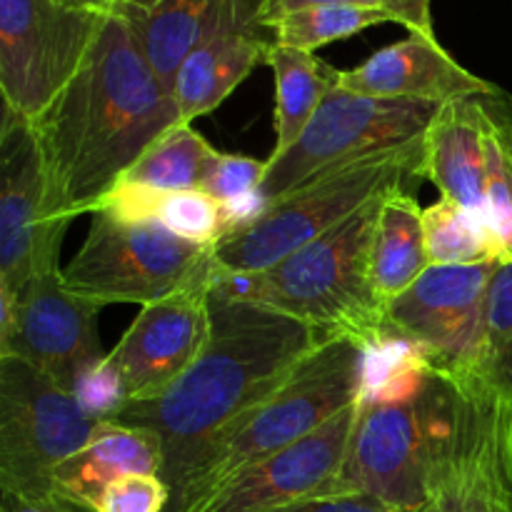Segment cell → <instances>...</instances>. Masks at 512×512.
I'll return each instance as SVG.
<instances>
[{
  "instance_id": "26",
  "label": "cell",
  "mask_w": 512,
  "mask_h": 512,
  "mask_svg": "<svg viewBox=\"0 0 512 512\" xmlns=\"http://www.w3.org/2000/svg\"><path fill=\"white\" fill-rule=\"evenodd\" d=\"M218 153L193 125H178L158 140L115 188H145L173 193L195 190L203 183L210 158Z\"/></svg>"
},
{
  "instance_id": "8",
  "label": "cell",
  "mask_w": 512,
  "mask_h": 512,
  "mask_svg": "<svg viewBox=\"0 0 512 512\" xmlns=\"http://www.w3.org/2000/svg\"><path fill=\"white\" fill-rule=\"evenodd\" d=\"M103 425L75 393L18 358L0 360V488L35 505L55 503L53 475Z\"/></svg>"
},
{
  "instance_id": "27",
  "label": "cell",
  "mask_w": 512,
  "mask_h": 512,
  "mask_svg": "<svg viewBox=\"0 0 512 512\" xmlns=\"http://www.w3.org/2000/svg\"><path fill=\"white\" fill-rule=\"evenodd\" d=\"M380 23H395L388 10L360 8V5H313L300 8L288 15H280L270 23L275 43L288 48L315 53L323 45L335 40L353 38L363 30L375 28Z\"/></svg>"
},
{
  "instance_id": "28",
  "label": "cell",
  "mask_w": 512,
  "mask_h": 512,
  "mask_svg": "<svg viewBox=\"0 0 512 512\" xmlns=\"http://www.w3.org/2000/svg\"><path fill=\"white\" fill-rule=\"evenodd\" d=\"M423 228L433 265H480L500 260L488 228L453 200L440 198L423 208Z\"/></svg>"
},
{
  "instance_id": "2",
  "label": "cell",
  "mask_w": 512,
  "mask_h": 512,
  "mask_svg": "<svg viewBox=\"0 0 512 512\" xmlns=\"http://www.w3.org/2000/svg\"><path fill=\"white\" fill-rule=\"evenodd\" d=\"M210 340L193 368L160 398L125 403L110 423L145 428L163 443L170 495L215 435L268 400L335 333L210 290Z\"/></svg>"
},
{
  "instance_id": "36",
  "label": "cell",
  "mask_w": 512,
  "mask_h": 512,
  "mask_svg": "<svg viewBox=\"0 0 512 512\" xmlns=\"http://www.w3.org/2000/svg\"><path fill=\"white\" fill-rule=\"evenodd\" d=\"M160 0H105L108 10H153Z\"/></svg>"
},
{
  "instance_id": "11",
  "label": "cell",
  "mask_w": 512,
  "mask_h": 512,
  "mask_svg": "<svg viewBox=\"0 0 512 512\" xmlns=\"http://www.w3.org/2000/svg\"><path fill=\"white\" fill-rule=\"evenodd\" d=\"M453 383L428 512H512V405L480 380Z\"/></svg>"
},
{
  "instance_id": "4",
  "label": "cell",
  "mask_w": 512,
  "mask_h": 512,
  "mask_svg": "<svg viewBox=\"0 0 512 512\" xmlns=\"http://www.w3.org/2000/svg\"><path fill=\"white\" fill-rule=\"evenodd\" d=\"M385 198L365 205L330 233L303 245L280 263L255 273H213L210 290L348 335L370 350L390 343L385 303L370 283V245Z\"/></svg>"
},
{
  "instance_id": "9",
  "label": "cell",
  "mask_w": 512,
  "mask_h": 512,
  "mask_svg": "<svg viewBox=\"0 0 512 512\" xmlns=\"http://www.w3.org/2000/svg\"><path fill=\"white\" fill-rule=\"evenodd\" d=\"M438 110L428 103L368 98L335 83L298 143L280 158H268L260 203L265 208L340 165L418 143Z\"/></svg>"
},
{
  "instance_id": "7",
  "label": "cell",
  "mask_w": 512,
  "mask_h": 512,
  "mask_svg": "<svg viewBox=\"0 0 512 512\" xmlns=\"http://www.w3.org/2000/svg\"><path fill=\"white\" fill-rule=\"evenodd\" d=\"M90 230L60 278L78 298L145 308L185 288L213 283V248L190 243L158 220L95 210Z\"/></svg>"
},
{
  "instance_id": "5",
  "label": "cell",
  "mask_w": 512,
  "mask_h": 512,
  "mask_svg": "<svg viewBox=\"0 0 512 512\" xmlns=\"http://www.w3.org/2000/svg\"><path fill=\"white\" fill-rule=\"evenodd\" d=\"M370 363L368 345L348 335L325 340L268 400L215 435L173 490L165 512H193L245 468L290 448L360 400Z\"/></svg>"
},
{
  "instance_id": "30",
  "label": "cell",
  "mask_w": 512,
  "mask_h": 512,
  "mask_svg": "<svg viewBox=\"0 0 512 512\" xmlns=\"http://www.w3.org/2000/svg\"><path fill=\"white\" fill-rule=\"evenodd\" d=\"M268 175V160H255L248 155L215 153L205 168L200 190L230 210L235 228L255 218L263 210L260 188Z\"/></svg>"
},
{
  "instance_id": "25",
  "label": "cell",
  "mask_w": 512,
  "mask_h": 512,
  "mask_svg": "<svg viewBox=\"0 0 512 512\" xmlns=\"http://www.w3.org/2000/svg\"><path fill=\"white\" fill-rule=\"evenodd\" d=\"M485 133V208L500 263L512 260V98L495 88L480 95Z\"/></svg>"
},
{
  "instance_id": "3",
  "label": "cell",
  "mask_w": 512,
  "mask_h": 512,
  "mask_svg": "<svg viewBox=\"0 0 512 512\" xmlns=\"http://www.w3.org/2000/svg\"><path fill=\"white\" fill-rule=\"evenodd\" d=\"M375 353L383 370L370 368L340 480L348 493L428 512L435 463L453 420L455 383L398 338Z\"/></svg>"
},
{
  "instance_id": "34",
  "label": "cell",
  "mask_w": 512,
  "mask_h": 512,
  "mask_svg": "<svg viewBox=\"0 0 512 512\" xmlns=\"http://www.w3.org/2000/svg\"><path fill=\"white\" fill-rule=\"evenodd\" d=\"M433 0H405V8H408V30L410 33H423L435 38L433 30V10H430Z\"/></svg>"
},
{
  "instance_id": "37",
  "label": "cell",
  "mask_w": 512,
  "mask_h": 512,
  "mask_svg": "<svg viewBox=\"0 0 512 512\" xmlns=\"http://www.w3.org/2000/svg\"><path fill=\"white\" fill-rule=\"evenodd\" d=\"M68 5H78V8H100V10H108L105 0H63Z\"/></svg>"
},
{
  "instance_id": "17",
  "label": "cell",
  "mask_w": 512,
  "mask_h": 512,
  "mask_svg": "<svg viewBox=\"0 0 512 512\" xmlns=\"http://www.w3.org/2000/svg\"><path fill=\"white\" fill-rule=\"evenodd\" d=\"M338 83L368 98L410 100L438 108L498 88L463 68L438 38L423 33H410L405 40L378 50L358 68L340 70Z\"/></svg>"
},
{
  "instance_id": "14",
  "label": "cell",
  "mask_w": 512,
  "mask_h": 512,
  "mask_svg": "<svg viewBox=\"0 0 512 512\" xmlns=\"http://www.w3.org/2000/svg\"><path fill=\"white\" fill-rule=\"evenodd\" d=\"M68 225L50 215V188L33 123L3 108L0 125V290L18 295L60 268Z\"/></svg>"
},
{
  "instance_id": "6",
  "label": "cell",
  "mask_w": 512,
  "mask_h": 512,
  "mask_svg": "<svg viewBox=\"0 0 512 512\" xmlns=\"http://www.w3.org/2000/svg\"><path fill=\"white\" fill-rule=\"evenodd\" d=\"M423 180H428L425 138L328 170L230 230L213 248L215 273L235 275L270 268L378 198L415 193Z\"/></svg>"
},
{
  "instance_id": "13",
  "label": "cell",
  "mask_w": 512,
  "mask_h": 512,
  "mask_svg": "<svg viewBox=\"0 0 512 512\" xmlns=\"http://www.w3.org/2000/svg\"><path fill=\"white\" fill-rule=\"evenodd\" d=\"M63 268L40 273L18 295L0 290V360L18 358L75 393L103 365L100 305L70 293Z\"/></svg>"
},
{
  "instance_id": "32",
  "label": "cell",
  "mask_w": 512,
  "mask_h": 512,
  "mask_svg": "<svg viewBox=\"0 0 512 512\" xmlns=\"http://www.w3.org/2000/svg\"><path fill=\"white\" fill-rule=\"evenodd\" d=\"M313 5H360V8H380L388 10L395 18V23L405 25V28L410 25L405 0H268V5H265V25L270 28V23L278 20L280 15H288L300 8H313Z\"/></svg>"
},
{
  "instance_id": "29",
  "label": "cell",
  "mask_w": 512,
  "mask_h": 512,
  "mask_svg": "<svg viewBox=\"0 0 512 512\" xmlns=\"http://www.w3.org/2000/svg\"><path fill=\"white\" fill-rule=\"evenodd\" d=\"M475 380L512 405V260H503L490 280L483 350Z\"/></svg>"
},
{
  "instance_id": "20",
  "label": "cell",
  "mask_w": 512,
  "mask_h": 512,
  "mask_svg": "<svg viewBox=\"0 0 512 512\" xmlns=\"http://www.w3.org/2000/svg\"><path fill=\"white\" fill-rule=\"evenodd\" d=\"M273 43V28L265 23L220 30L200 43L170 85L183 125L218 108L260 63H268Z\"/></svg>"
},
{
  "instance_id": "35",
  "label": "cell",
  "mask_w": 512,
  "mask_h": 512,
  "mask_svg": "<svg viewBox=\"0 0 512 512\" xmlns=\"http://www.w3.org/2000/svg\"><path fill=\"white\" fill-rule=\"evenodd\" d=\"M3 512H60L58 505H35V503H25V500L10 498V495H3Z\"/></svg>"
},
{
  "instance_id": "38",
  "label": "cell",
  "mask_w": 512,
  "mask_h": 512,
  "mask_svg": "<svg viewBox=\"0 0 512 512\" xmlns=\"http://www.w3.org/2000/svg\"><path fill=\"white\" fill-rule=\"evenodd\" d=\"M55 505H58L60 512H90V510H85V508H78V505L63 503V500H55Z\"/></svg>"
},
{
  "instance_id": "1",
  "label": "cell",
  "mask_w": 512,
  "mask_h": 512,
  "mask_svg": "<svg viewBox=\"0 0 512 512\" xmlns=\"http://www.w3.org/2000/svg\"><path fill=\"white\" fill-rule=\"evenodd\" d=\"M183 125L133 25L110 10L88 58L33 120L50 188V215L70 225L93 213L125 173Z\"/></svg>"
},
{
  "instance_id": "12",
  "label": "cell",
  "mask_w": 512,
  "mask_h": 512,
  "mask_svg": "<svg viewBox=\"0 0 512 512\" xmlns=\"http://www.w3.org/2000/svg\"><path fill=\"white\" fill-rule=\"evenodd\" d=\"M498 263L430 265L385 310L390 335L453 380H475Z\"/></svg>"
},
{
  "instance_id": "31",
  "label": "cell",
  "mask_w": 512,
  "mask_h": 512,
  "mask_svg": "<svg viewBox=\"0 0 512 512\" xmlns=\"http://www.w3.org/2000/svg\"><path fill=\"white\" fill-rule=\"evenodd\" d=\"M168 505L170 488L160 475L130 473L103 490L95 512H165Z\"/></svg>"
},
{
  "instance_id": "33",
  "label": "cell",
  "mask_w": 512,
  "mask_h": 512,
  "mask_svg": "<svg viewBox=\"0 0 512 512\" xmlns=\"http://www.w3.org/2000/svg\"><path fill=\"white\" fill-rule=\"evenodd\" d=\"M283 512H408L393 508V505L383 503V500L373 498L365 493H340L328 495V498H313L305 503L293 505V508Z\"/></svg>"
},
{
  "instance_id": "24",
  "label": "cell",
  "mask_w": 512,
  "mask_h": 512,
  "mask_svg": "<svg viewBox=\"0 0 512 512\" xmlns=\"http://www.w3.org/2000/svg\"><path fill=\"white\" fill-rule=\"evenodd\" d=\"M100 208L113 210L123 218L158 220L160 225L173 230L180 238L205 245V248H215L235 228L230 210L200 188L173 190V193L145 188H115L95 210Z\"/></svg>"
},
{
  "instance_id": "19",
  "label": "cell",
  "mask_w": 512,
  "mask_h": 512,
  "mask_svg": "<svg viewBox=\"0 0 512 512\" xmlns=\"http://www.w3.org/2000/svg\"><path fill=\"white\" fill-rule=\"evenodd\" d=\"M425 160H428V180L440 190V198L453 200L488 228L480 95L440 105L425 133Z\"/></svg>"
},
{
  "instance_id": "15",
  "label": "cell",
  "mask_w": 512,
  "mask_h": 512,
  "mask_svg": "<svg viewBox=\"0 0 512 512\" xmlns=\"http://www.w3.org/2000/svg\"><path fill=\"white\" fill-rule=\"evenodd\" d=\"M210 330V283L140 308L138 318L105 358L125 403H150L168 393L200 358Z\"/></svg>"
},
{
  "instance_id": "23",
  "label": "cell",
  "mask_w": 512,
  "mask_h": 512,
  "mask_svg": "<svg viewBox=\"0 0 512 512\" xmlns=\"http://www.w3.org/2000/svg\"><path fill=\"white\" fill-rule=\"evenodd\" d=\"M265 65H270L275 80V148L270 158H280L305 133L325 95L338 83L340 70L315 53L278 43L270 48Z\"/></svg>"
},
{
  "instance_id": "16",
  "label": "cell",
  "mask_w": 512,
  "mask_h": 512,
  "mask_svg": "<svg viewBox=\"0 0 512 512\" xmlns=\"http://www.w3.org/2000/svg\"><path fill=\"white\" fill-rule=\"evenodd\" d=\"M358 410L355 400L295 445L245 468L193 512H283L305 500L348 493L340 473Z\"/></svg>"
},
{
  "instance_id": "22",
  "label": "cell",
  "mask_w": 512,
  "mask_h": 512,
  "mask_svg": "<svg viewBox=\"0 0 512 512\" xmlns=\"http://www.w3.org/2000/svg\"><path fill=\"white\" fill-rule=\"evenodd\" d=\"M423 208L413 193H393L383 200L370 245V283L388 308L430 268Z\"/></svg>"
},
{
  "instance_id": "10",
  "label": "cell",
  "mask_w": 512,
  "mask_h": 512,
  "mask_svg": "<svg viewBox=\"0 0 512 512\" xmlns=\"http://www.w3.org/2000/svg\"><path fill=\"white\" fill-rule=\"evenodd\" d=\"M108 13L63 0H0L3 108L33 123L75 78Z\"/></svg>"
},
{
  "instance_id": "18",
  "label": "cell",
  "mask_w": 512,
  "mask_h": 512,
  "mask_svg": "<svg viewBox=\"0 0 512 512\" xmlns=\"http://www.w3.org/2000/svg\"><path fill=\"white\" fill-rule=\"evenodd\" d=\"M268 0H160L153 10H115L133 25L155 73L173 85L183 60L218 35L238 25L265 23Z\"/></svg>"
},
{
  "instance_id": "21",
  "label": "cell",
  "mask_w": 512,
  "mask_h": 512,
  "mask_svg": "<svg viewBox=\"0 0 512 512\" xmlns=\"http://www.w3.org/2000/svg\"><path fill=\"white\" fill-rule=\"evenodd\" d=\"M160 470L163 443L158 435L103 420L90 443L55 470V500L95 512L100 495L113 480L130 473L160 475Z\"/></svg>"
}]
</instances>
